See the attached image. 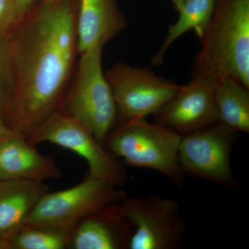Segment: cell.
I'll use <instances>...</instances> for the list:
<instances>
[{
  "label": "cell",
  "mask_w": 249,
  "mask_h": 249,
  "mask_svg": "<svg viewBox=\"0 0 249 249\" xmlns=\"http://www.w3.org/2000/svg\"><path fill=\"white\" fill-rule=\"evenodd\" d=\"M239 134L218 122L182 136L178 160L183 172L236 191L231 160Z\"/></svg>",
  "instance_id": "obj_7"
},
{
  "label": "cell",
  "mask_w": 249,
  "mask_h": 249,
  "mask_svg": "<svg viewBox=\"0 0 249 249\" xmlns=\"http://www.w3.org/2000/svg\"><path fill=\"white\" fill-rule=\"evenodd\" d=\"M215 82L209 77H191L154 114L155 123L181 137L218 123Z\"/></svg>",
  "instance_id": "obj_10"
},
{
  "label": "cell",
  "mask_w": 249,
  "mask_h": 249,
  "mask_svg": "<svg viewBox=\"0 0 249 249\" xmlns=\"http://www.w3.org/2000/svg\"><path fill=\"white\" fill-rule=\"evenodd\" d=\"M71 232L42 226H25L10 242L13 249H65Z\"/></svg>",
  "instance_id": "obj_17"
},
{
  "label": "cell",
  "mask_w": 249,
  "mask_h": 249,
  "mask_svg": "<svg viewBox=\"0 0 249 249\" xmlns=\"http://www.w3.org/2000/svg\"><path fill=\"white\" fill-rule=\"evenodd\" d=\"M121 123L154 115L181 85L157 76L147 66L116 63L106 72Z\"/></svg>",
  "instance_id": "obj_9"
},
{
  "label": "cell",
  "mask_w": 249,
  "mask_h": 249,
  "mask_svg": "<svg viewBox=\"0 0 249 249\" xmlns=\"http://www.w3.org/2000/svg\"><path fill=\"white\" fill-rule=\"evenodd\" d=\"M61 177L50 156L42 155L16 132L0 140V179L45 181Z\"/></svg>",
  "instance_id": "obj_12"
},
{
  "label": "cell",
  "mask_w": 249,
  "mask_h": 249,
  "mask_svg": "<svg viewBox=\"0 0 249 249\" xmlns=\"http://www.w3.org/2000/svg\"><path fill=\"white\" fill-rule=\"evenodd\" d=\"M36 0H15L21 21L29 14Z\"/></svg>",
  "instance_id": "obj_20"
},
{
  "label": "cell",
  "mask_w": 249,
  "mask_h": 249,
  "mask_svg": "<svg viewBox=\"0 0 249 249\" xmlns=\"http://www.w3.org/2000/svg\"><path fill=\"white\" fill-rule=\"evenodd\" d=\"M133 229L126 219L121 202L98 211L76 226L69 248L129 249Z\"/></svg>",
  "instance_id": "obj_11"
},
{
  "label": "cell",
  "mask_w": 249,
  "mask_h": 249,
  "mask_svg": "<svg viewBox=\"0 0 249 249\" xmlns=\"http://www.w3.org/2000/svg\"><path fill=\"white\" fill-rule=\"evenodd\" d=\"M218 122L236 132H249V88L231 77L215 82Z\"/></svg>",
  "instance_id": "obj_15"
},
{
  "label": "cell",
  "mask_w": 249,
  "mask_h": 249,
  "mask_svg": "<svg viewBox=\"0 0 249 249\" xmlns=\"http://www.w3.org/2000/svg\"><path fill=\"white\" fill-rule=\"evenodd\" d=\"M215 2L216 0H185L178 20L170 24L163 44L152 56L154 66L163 64L167 51L188 31H194L199 40L202 38L213 14Z\"/></svg>",
  "instance_id": "obj_16"
},
{
  "label": "cell",
  "mask_w": 249,
  "mask_h": 249,
  "mask_svg": "<svg viewBox=\"0 0 249 249\" xmlns=\"http://www.w3.org/2000/svg\"><path fill=\"white\" fill-rule=\"evenodd\" d=\"M126 196L119 187L88 176L68 189L47 192L37 201L25 226L52 227L71 233L85 218L121 203Z\"/></svg>",
  "instance_id": "obj_5"
},
{
  "label": "cell",
  "mask_w": 249,
  "mask_h": 249,
  "mask_svg": "<svg viewBox=\"0 0 249 249\" xmlns=\"http://www.w3.org/2000/svg\"><path fill=\"white\" fill-rule=\"evenodd\" d=\"M174 6V9L177 12L179 13L183 9V4H184L185 0H170Z\"/></svg>",
  "instance_id": "obj_22"
},
{
  "label": "cell",
  "mask_w": 249,
  "mask_h": 249,
  "mask_svg": "<svg viewBox=\"0 0 249 249\" xmlns=\"http://www.w3.org/2000/svg\"><path fill=\"white\" fill-rule=\"evenodd\" d=\"M192 77H231L249 88V0H216Z\"/></svg>",
  "instance_id": "obj_2"
},
{
  "label": "cell",
  "mask_w": 249,
  "mask_h": 249,
  "mask_svg": "<svg viewBox=\"0 0 249 249\" xmlns=\"http://www.w3.org/2000/svg\"><path fill=\"white\" fill-rule=\"evenodd\" d=\"M14 132L3 118L2 111L0 109V140L9 137Z\"/></svg>",
  "instance_id": "obj_21"
},
{
  "label": "cell",
  "mask_w": 249,
  "mask_h": 249,
  "mask_svg": "<svg viewBox=\"0 0 249 249\" xmlns=\"http://www.w3.org/2000/svg\"><path fill=\"white\" fill-rule=\"evenodd\" d=\"M103 47L97 44L80 54L76 80L63 109L88 127L103 145L118 122L115 101L103 70Z\"/></svg>",
  "instance_id": "obj_4"
},
{
  "label": "cell",
  "mask_w": 249,
  "mask_h": 249,
  "mask_svg": "<svg viewBox=\"0 0 249 249\" xmlns=\"http://www.w3.org/2000/svg\"><path fill=\"white\" fill-rule=\"evenodd\" d=\"M9 39L15 88L9 126L27 139L60 108L77 53L76 18L66 0L43 3Z\"/></svg>",
  "instance_id": "obj_1"
},
{
  "label": "cell",
  "mask_w": 249,
  "mask_h": 249,
  "mask_svg": "<svg viewBox=\"0 0 249 249\" xmlns=\"http://www.w3.org/2000/svg\"><path fill=\"white\" fill-rule=\"evenodd\" d=\"M0 249H13L11 242L9 240L0 238Z\"/></svg>",
  "instance_id": "obj_23"
},
{
  "label": "cell",
  "mask_w": 249,
  "mask_h": 249,
  "mask_svg": "<svg viewBox=\"0 0 249 249\" xmlns=\"http://www.w3.org/2000/svg\"><path fill=\"white\" fill-rule=\"evenodd\" d=\"M15 88L14 65L9 38H0V109L9 111Z\"/></svg>",
  "instance_id": "obj_18"
},
{
  "label": "cell",
  "mask_w": 249,
  "mask_h": 249,
  "mask_svg": "<svg viewBox=\"0 0 249 249\" xmlns=\"http://www.w3.org/2000/svg\"><path fill=\"white\" fill-rule=\"evenodd\" d=\"M36 146L51 142L71 150L86 160L89 176L121 187L127 181L121 164L84 124L60 109L54 112L27 139Z\"/></svg>",
  "instance_id": "obj_6"
},
{
  "label": "cell",
  "mask_w": 249,
  "mask_h": 249,
  "mask_svg": "<svg viewBox=\"0 0 249 249\" xmlns=\"http://www.w3.org/2000/svg\"><path fill=\"white\" fill-rule=\"evenodd\" d=\"M54 1H55V0H43V3H45V4H47V3L53 2Z\"/></svg>",
  "instance_id": "obj_24"
},
{
  "label": "cell",
  "mask_w": 249,
  "mask_h": 249,
  "mask_svg": "<svg viewBox=\"0 0 249 249\" xmlns=\"http://www.w3.org/2000/svg\"><path fill=\"white\" fill-rule=\"evenodd\" d=\"M121 208L133 229L129 249H177L186 224L178 201L155 195L125 198Z\"/></svg>",
  "instance_id": "obj_8"
},
{
  "label": "cell",
  "mask_w": 249,
  "mask_h": 249,
  "mask_svg": "<svg viewBox=\"0 0 249 249\" xmlns=\"http://www.w3.org/2000/svg\"><path fill=\"white\" fill-rule=\"evenodd\" d=\"M181 139L179 134L155 122L135 119L114 127L103 145L126 165L155 170L180 188L186 175L178 160Z\"/></svg>",
  "instance_id": "obj_3"
},
{
  "label": "cell",
  "mask_w": 249,
  "mask_h": 249,
  "mask_svg": "<svg viewBox=\"0 0 249 249\" xmlns=\"http://www.w3.org/2000/svg\"><path fill=\"white\" fill-rule=\"evenodd\" d=\"M127 27L116 0H80L76 19L77 52L105 45Z\"/></svg>",
  "instance_id": "obj_13"
},
{
  "label": "cell",
  "mask_w": 249,
  "mask_h": 249,
  "mask_svg": "<svg viewBox=\"0 0 249 249\" xmlns=\"http://www.w3.org/2000/svg\"><path fill=\"white\" fill-rule=\"evenodd\" d=\"M20 21L15 0H0V38Z\"/></svg>",
  "instance_id": "obj_19"
},
{
  "label": "cell",
  "mask_w": 249,
  "mask_h": 249,
  "mask_svg": "<svg viewBox=\"0 0 249 249\" xmlns=\"http://www.w3.org/2000/svg\"><path fill=\"white\" fill-rule=\"evenodd\" d=\"M47 192L44 181L0 179V238L10 241L17 235Z\"/></svg>",
  "instance_id": "obj_14"
}]
</instances>
